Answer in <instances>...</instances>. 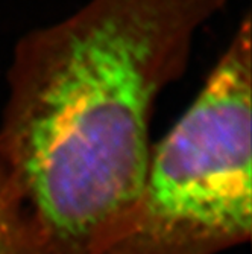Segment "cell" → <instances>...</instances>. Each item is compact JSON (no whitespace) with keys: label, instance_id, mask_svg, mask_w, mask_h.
Listing matches in <instances>:
<instances>
[{"label":"cell","instance_id":"obj_3","mask_svg":"<svg viewBox=\"0 0 252 254\" xmlns=\"http://www.w3.org/2000/svg\"><path fill=\"white\" fill-rule=\"evenodd\" d=\"M0 254H50L0 151Z\"/></svg>","mask_w":252,"mask_h":254},{"label":"cell","instance_id":"obj_2","mask_svg":"<svg viewBox=\"0 0 252 254\" xmlns=\"http://www.w3.org/2000/svg\"><path fill=\"white\" fill-rule=\"evenodd\" d=\"M245 15L198 96L152 145L140 195L102 254H220L252 235V44Z\"/></svg>","mask_w":252,"mask_h":254},{"label":"cell","instance_id":"obj_1","mask_svg":"<svg viewBox=\"0 0 252 254\" xmlns=\"http://www.w3.org/2000/svg\"><path fill=\"white\" fill-rule=\"evenodd\" d=\"M231 0H87L23 35L0 151L50 254H102L140 195L151 121Z\"/></svg>","mask_w":252,"mask_h":254}]
</instances>
